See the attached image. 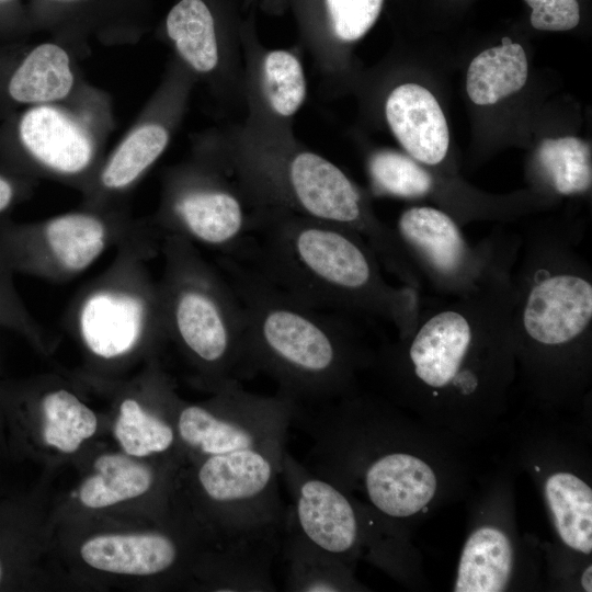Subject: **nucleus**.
I'll return each mask as SVG.
<instances>
[{"label": "nucleus", "mask_w": 592, "mask_h": 592, "mask_svg": "<svg viewBox=\"0 0 592 592\" xmlns=\"http://www.w3.org/2000/svg\"><path fill=\"white\" fill-rule=\"evenodd\" d=\"M234 255L273 286L314 307L382 319L396 328L399 338L417 323L420 291L390 284L374 249L352 229L260 208Z\"/></svg>", "instance_id": "obj_1"}, {"label": "nucleus", "mask_w": 592, "mask_h": 592, "mask_svg": "<svg viewBox=\"0 0 592 592\" xmlns=\"http://www.w3.org/2000/svg\"><path fill=\"white\" fill-rule=\"evenodd\" d=\"M202 159L226 172L257 209L286 210L358 232L403 285L421 289L422 278L395 230L377 218L340 167L294 134L232 124L210 139Z\"/></svg>", "instance_id": "obj_2"}, {"label": "nucleus", "mask_w": 592, "mask_h": 592, "mask_svg": "<svg viewBox=\"0 0 592 592\" xmlns=\"http://www.w3.org/2000/svg\"><path fill=\"white\" fill-rule=\"evenodd\" d=\"M219 264L243 309V375L265 374L295 403L340 396L357 362L348 315L308 305L231 257Z\"/></svg>", "instance_id": "obj_3"}, {"label": "nucleus", "mask_w": 592, "mask_h": 592, "mask_svg": "<svg viewBox=\"0 0 592 592\" xmlns=\"http://www.w3.org/2000/svg\"><path fill=\"white\" fill-rule=\"evenodd\" d=\"M159 280L168 338H172L209 379L214 389L243 376L244 315L224 272L197 246L162 236Z\"/></svg>", "instance_id": "obj_4"}, {"label": "nucleus", "mask_w": 592, "mask_h": 592, "mask_svg": "<svg viewBox=\"0 0 592 592\" xmlns=\"http://www.w3.org/2000/svg\"><path fill=\"white\" fill-rule=\"evenodd\" d=\"M155 227L115 248L111 264L73 297L65 325L94 357H129L168 338L159 280L148 262L160 253Z\"/></svg>", "instance_id": "obj_5"}, {"label": "nucleus", "mask_w": 592, "mask_h": 592, "mask_svg": "<svg viewBox=\"0 0 592 592\" xmlns=\"http://www.w3.org/2000/svg\"><path fill=\"white\" fill-rule=\"evenodd\" d=\"M283 453L241 449L204 457L197 466L214 549L280 553L286 516L278 488Z\"/></svg>", "instance_id": "obj_6"}, {"label": "nucleus", "mask_w": 592, "mask_h": 592, "mask_svg": "<svg viewBox=\"0 0 592 592\" xmlns=\"http://www.w3.org/2000/svg\"><path fill=\"white\" fill-rule=\"evenodd\" d=\"M155 228L103 207L36 223L0 219V265L13 275L70 281L105 251Z\"/></svg>", "instance_id": "obj_7"}, {"label": "nucleus", "mask_w": 592, "mask_h": 592, "mask_svg": "<svg viewBox=\"0 0 592 592\" xmlns=\"http://www.w3.org/2000/svg\"><path fill=\"white\" fill-rule=\"evenodd\" d=\"M395 232L422 282L440 297L468 294L513 266L520 235L493 232L470 243L457 220L432 206H411L398 217Z\"/></svg>", "instance_id": "obj_8"}, {"label": "nucleus", "mask_w": 592, "mask_h": 592, "mask_svg": "<svg viewBox=\"0 0 592 592\" xmlns=\"http://www.w3.org/2000/svg\"><path fill=\"white\" fill-rule=\"evenodd\" d=\"M257 210L226 172L202 159L170 177L152 224L162 236L235 254L251 232Z\"/></svg>", "instance_id": "obj_9"}, {"label": "nucleus", "mask_w": 592, "mask_h": 592, "mask_svg": "<svg viewBox=\"0 0 592 592\" xmlns=\"http://www.w3.org/2000/svg\"><path fill=\"white\" fill-rule=\"evenodd\" d=\"M206 403L179 409L181 442L203 457L241 449L283 453L295 402L277 392L263 396L246 390L239 380L215 389Z\"/></svg>", "instance_id": "obj_10"}, {"label": "nucleus", "mask_w": 592, "mask_h": 592, "mask_svg": "<svg viewBox=\"0 0 592 592\" xmlns=\"http://www.w3.org/2000/svg\"><path fill=\"white\" fill-rule=\"evenodd\" d=\"M243 121L254 129L294 134V119L307 99V78L294 49L264 46L252 21L241 24Z\"/></svg>", "instance_id": "obj_11"}, {"label": "nucleus", "mask_w": 592, "mask_h": 592, "mask_svg": "<svg viewBox=\"0 0 592 592\" xmlns=\"http://www.w3.org/2000/svg\"><path fill=\"white\" fill-rule=\"evenodd\" d=\"M166 33L181 59L212 78L219 91L242 100L241 24L207 0H179L166 19Z\"/></svg>", "instance_id": "obj_12"}, {"label": "nucleus", "mask_w": 592, "mask_h": 592, "mask_svg": "<svg viewBox=\"0 0 592 592\" xmlns=\"http://www.w3.org/2000/svg\"><path fill=\"white\" fill-rule=\"evenodd\" d=\"M280 476L291 497L286 522L311 545L344 561L358 542L360 522L343 490L311 473L287 449Z\"/></svg>", "instance_id": "obj_13"}, {"label": "nucleus", "mask_w": 592, "mask_h": 592, "mask_svg": "<svg viewBox=\"0 0 592 592\" xmlns=\"http://www.w3.org/2000/svg\"><path fill=\"white\" fill-rule=\"evenodd\" d=\"M300 41L325 79L343 69L345 53L377 22L386 0H292Z\"/></svg>", "instance_id": "obj_14"}, {"label": "nucleus", "mask_w": 592, "mask_h": 592, "mask_svg": "<svg viewBox=\"0 0 592 592\" xmlns=\"http://www.w3.org/2000/svg\"><path fill=\"white\" fill-rule=\"evenodd\" d=\"M19 133L30 158L49 173L78 178L93 166L92 138L59 109L42 104L29 110L20 121Z\"/></svg>", "instance_id": "obj_15"}, {"label": "nucleus", "mask_w": 592, "mask_h": 592, "mask_svg": "<svg viewBox=\"0 0 592 592\" xmlns=\"http://www.w3.org/2000/svg\"><path fill=\"white\" fill-rule=\"evenodd\" d=\"M383 112L388 128L408 156L431 167L444 161L449 130L430 90L418 83L397 84L385 96Z\"/></svg>", "instance_id": "obj_16"}, {"label": "nucleus", "mask_w": 592, "mask_h": 592, "mask_svg": "<svg viewBox=\"0 0 592 592\" xmlns=\"http://www.w3.org/2000/svg\"><path fill=\"white\" fill-rule=\"evenodd\" d=\"M372 504L391 517H407L424 509L436 491V477L422 459L390 452L369 464L362 473Z\"/></svg>", "instance_id": "obj_17"}, {"label": "nucleus", "mask_w": 592, "mask_h": 592, "mask_svg": "<svg viewBox=\"0 0 592 592\" xmlns=\"http://www.w3.org/2000/svg\"><path fill=\"white\" fill-rule=\"evenodd\" d=\"M174 539L162 533L102 535L81 547L91 567L123 574L152 576L170 570L179 559Z\"/></svg>", "instance_id": "obj_18"}, {"label": "nucleus", "mask_w": 592, "mask_h": 592, "mask_svg": "<svg viewBox=\"0 0 592 592\" xmlns=\"http://www.w3.org/2000/svg\"><path fill=\"white\" fill-rule=\"evenodd\" d=\"M527 77L528 64L523 46L504 36L501 44L482 50L470 61L466 91L473 103L491 105L517 93Z\"/></svg>", "instance_id": "obj_19"}, {"label": "nucleus", "mask_w": 592, "mask_h": 592, "mask_svg": "<svg viewBox=\"0 0 592 592\" xmlns=\"http://www.w3.org/2000/svg\"><path fill=\"white\" fill-rule=\"evenodd\" d=\"M170 137L171 129L163 122H148L134 129L99 171L98 196L128 190L163 153Z\"/></svg>", "instance_id": "obj_20"}, {"label": "nucleus", "mask_w": 592, "mask_h": 592, "mask_svg": "<svg viewBox=\"0 0 592 592\" xmlns=\"http://www.w3.org/2000/svg\"><path fill=\"white\" fill-rule=\"evenodd\" d=\"M513 553L500 530L485 526L467 539L458 565L456 592H501L512 570Z\"/></svg>", "instance_id": "obj_21"}, {"label": "nucleus", "mask_w": 592, "mask_h": 592, "mask_svg": "<svg viewBox=\"0 0 592 592\" xmlns=\"http://www.w3.org/2000/svg\"><path fill=\"white\" fill-rule=\"evenodd\" d=\"M278 554L283 556L286 563V591L348 590L349 576L344 561L311 545L286 520Z\"/></svg>", "instance_id": "obj_22"}, {"label": "nucleus", "mask_w": 592, "mask_h": 592, "mask_svg": "<svg viewBox=\"0 0 592 592\" xmlns=\"http://www.w3.org/2000/svg\"><path fill=\"white\" fill-rule=\"evenodd\" d=\"M73 84L68 54L58 45L35 47L12 75L9 93L21 103L44 104L64 99Z\"/></svg>", "instance_id": "obj_23"}, {"label": "nucleus", "mask_w": 592, "mask_h": 592, "mask_svg": "<svg viewBox=\"0 0 592 592\" xmlns=\"http://www.w3.org/2000/svg\"><path fill=\"white\" fill-rule=\"evenodd\" d=\"M545 496L561 540L570 548L592 550V490L569 473L551 475L545 483Z\"/></svg>", "instance_id": "obj_24"}, {"label": "nucleus", "mask_w": 592, "mask_h": 592, "mask_svg": "<svg viewBox=\"0 0 592 592\" xmlns=\"http://www.w3.org/2000/svg\"><path fill=\"white\" fill-rule=\"evenodd\" d=\"M96 474L80 489V500L99 509L146 493L153 483L152 470L121 454H105L94 462Z\"/></svg>", "instance_id": "obj_25"}, {"label": "nucleus", "mask_w": 592, "mask_h": 592, "mask_svg": "<svg viewBox=\"0 0 592 592\" xmlns=\"http://www.w3.org/2000/svg\"><path fill=\"white\" fill-rule=\"evenodd\" d=\"M536 163L545 183L559 195H581L591 187L590 146L578 137L544 139L536 151Z\"/></svg>", "instance_id": "obj_26"}, {"label": "nucleus", "mask_w": 592, "mask_h": 592, "mask_svg": "<svg viewBox=\"0 0 592 592\" xmlns=\"http://www.w3.org/2000/svg\"><path fill=\"white\" fill-rule=\"evenodd\" d=\"M39 405L45 419L44 440L61 452L77 451L96 430L94 412L67 389L46 391Z\"/></svg>", "instance_id": "obj_27"}, {"label": "nucleus", "mask_w": 592, "mask_h": 592, "mask_svg": "<svg viewBox=\"0 0 592 592\" xmlns=\"http://www.w3.org/2000/svg\"><path fill=\"white\" fill-rule=\"evenodd\" d=\"M373 192L398 198H422L432 193L435 181L420 162L391 149H377L367 157Z\"/></svg>", "instance_id": "obj_28"}, {"label": "nucleus", "mask_w": 592, "mask_h": 592, "mask_svg": "<svg viewBox=\"0 0 592 592\" xmlns=\"http://www.w3.org/2000/svg\"><path fill=\"white\" fill-rule=\"evenodd\" d=\"M114 432L124 451L138 457L164 453L175 441L172 425L158 414L145 410L133 397H126L121 402Z\"/></svg>", "instance_id": "obj_29"}, {"label": "nucleus", "mask_w": 592, "mask_h": 592, "mask_svg": "<svg viewBox=\"0 0 592 592\" xmlns=\"http://www.w3.org/2000/svg\"><path fill=\"white\" fill-rule=\"evenodd\" d=\"M13 274L0 265V329H7L42 344L44 331L27 309L13 281Z\"/></svg>", "instance_id": "obj_30"}, {"label": "nucleus", "mask_w": 592, "mask_h": 592, "mask_svg": "<svg viewBox=\"0 0 592 592\" xmlns=\"http://www.w3.org/2000/svg\"><path fill=\"white\" fill-rule=\"evenodd\" d=\"M530 8V24L537 31L565 32L583 19L584 0H523Z\"/></svg>", "instance_id": "obj_31"}, {"label": "nucleus", "mask_w": 592, "mask_h": 592, "mask_svg": "<svg viewBox=\"0 0 592 592\" xmlns=\"http://www.w3.org/2000/svg\"><path fill=\"white\" fill-rule=\"evenodd\" d=\"M18 194V189L13 180L0 172V219L4 218V213L13 205Z\"/></svg>", "instance_id": "obj_32"}, {"label": "nucleus", "mask_w": 592, "mask_h": 592, "mask_svg": "<svg viewBox=\"0 0 592 592\" xmlns=\"http://www.w3.org/2000/svg\"><path fill=\"white\" fill-rule=\"evenodd\" d=\"M581 584L584 589V591L587 592H591L592 591V567L589 566L583 574H582V578H581Z\"/></svg>", "instance_id": "obj_33"}, {"label": "nucleus", "mask_w": 592, "mask_h": 592, "mask_svg": "<svg viewBox=\"0 0 592 592\" xmlns=\"http://www.w3.org/2000/svg\"><path fill=\"white\" fill-rule=\"evenodd\" d=\"M2 576H3V568H2L1 560H0V583H1V580H2Z\"/></svg>", "instance_id": "obj_34"}, {"label": "nucleus", "mask_w": 592, "mask_h": 592, "mask_svg": "<svg viewBox=\"0 0 592 592\" xmlns=\"http://www.w3.org/2000/svg\"><path fill=\"white\" fill-rule=\"evenodd\" d=\"M62 1H72V0H62Z\"/></svg>", "instance_id": "obj_35"}]
</instances>
